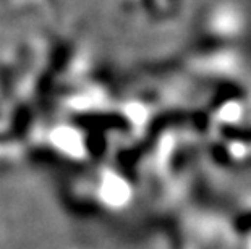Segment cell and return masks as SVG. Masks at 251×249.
I'll list each match as a JSON object with an SVG mask.
<instances>
[{
	"label": "cell",
	"instance_id": "1",
	"mask_svg": "<svg viewBox=\"0 0 251 249\" xmlns=\"http://www.w3.org/2000/svg\"><path fill=\"white\" fill-rule=\"evenodd\" d=\"M31 123V112L26 107H20L13 116V131L17 135H25Z\"/></svg>",
	"mask_w": 251,
	"mask_h": 249
}]
</instances>
